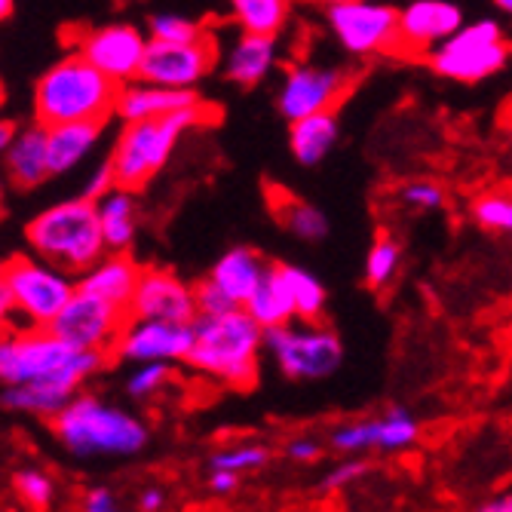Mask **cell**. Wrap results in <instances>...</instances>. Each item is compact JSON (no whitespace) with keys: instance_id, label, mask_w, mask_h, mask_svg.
Returning <instances> with one entry per match:
<instances>
[{"instance_id":"9c48e42d","label":"cell","mask_w":512,"mask_h":512,"mask_svg":"<svg viewBox=\"0 0 512 512\" xmlns=\"http://www.w3.org/2000/svg\"><path fill=\"white\" fill-rule=\"evenodd\" d=\"M509 43L497 19L467 22L427 56L430 68L454 83H482L509 65Z\"/></svg>"},{"instance_id":"ba28073f","label":"cell","mask_w":512,"mask_h":512,"mask_svg":"<svg viewBox=\"0 0 512 512\" xmlns=\"http://www.w3.org/2000/svg\"><path fill=\"white\" fill-rule=\"evenodd\" d=\"M264 350L289 381L332 378L344 362V344L332 325L295 319L264 332Z\"/></svg>"},{"instance_id":"681fc988","label":"cell","mask_w":512,"mask_h":512,"mask_svg":"<svg viewBox=\"0 0 512 512\" xmlns=\"http://www.w3.org/2000/svg\"><path fill=\"white\" fill-rule=\"evenodd\" d=\"M13 13H16V0H0V19L10 22Z\"/></svg>"},{"instance_id":"cb8c5ba5","label":"cell","mask_w":512,"mask_h":512,"mask_svg":"<svg viewBox=\"0 0 512 512\" xmlns=\"http://www.w3.org/2000/svg\"><path fill=\"white\" fill-rule=\"evenodd\" d=\"M267 194H270V212H273V218L279 221V227L289 230L295 240L322 243L325 237L332 234L329 215H325L316 203H307L298 194L283 191V188H270Z\"/></svg>"},{"instance_id":"f1b7e54d","label":"cell","mask_w":512,"mask_h":512,"mask_svg":"<svg viewBox=\"0 0 512 512\" xmlns=\"http://www.w3.org/2000/svg\"><path fill=\"white\" fill-rule=\"evenodd\" d=\"M292 0H230V19L240 31L279 37L289 25Z\"/></svg>"},{"instance_id":"bcb514c9","label":"cell","mask_w":512,"mask_h":512,"mask_svg":"<svg viewBox=\"0 0 512 512\" xmlns=\"http://www.w3.org/2000/svg\"><path fill=\"white\" fill-rule=\"evenodd\" d=\"M138 509H142V512H163L166 509V491L157 488V485L145 488L142 497H138Z\"/></svg>"},{"instance_id":"3957f363","label":"cell","mask_w":512,"mask_h":512,"mask_svg":"<svg viewBox=\"0 0 512 512\" xmlns=\"http://www.w3.org/2000/svg\"><path fill=\"white\" fill-rule=\"evenodd\" d=\"M62 448L77 460L96 457H135L151 442L142 417L129 414L92 393H77L68 408L50 421Z\"/></svg>"},{"instance_id":"7402d4cb","label":"cell","mask_w":512,"mask_h":512,"mask_svg":"<svg viewBox=\"0 0 512 512\" xmlns=\"http://www.w3.org/2000/svg\"><path fill=\"white\" fill-rule=\"evenodd\" d=\"M111 120H77L50 126V175H74L105 142V129Z\"/></svg>"},{"instance_id":"5bb4252c","label":"cell","mask_w":512,"mask_h":512,"mask_svg":"<svg viewBox=\"0 0 512 512\" xmlns=\"http://www.w3.org/2000/svg\"><path fill=\"white\" fill-rule=\"evenodd\" d=\"M221 59V46L215 34L200 43H166L151 40L142 65V80L169 86V89H197Z\"/></svg>"},{"instance_id":"7bdbcfd3","label":"cell","mask_w":512,"mask_h":512,"mask_svg":"<svg viewBox=\"0 0 512 512\" xmlns=\"http://www.w3.org/2000/svg\"><path fill=\"white\" fill-rule=\"evenodd\" d=\"M80 512H123V506H120V500L114 497L111 488L96 485V488L83 491V497H80Z\"/></svg>"},{"instance_id":"ee69618b","label":"cell","mask_w":512,"mask_h":512,"mask_svg":"<svg viewBox=\"0 0 512 512\" xmlns=\"http://www.w3.org/2000/svg\"><path fill=\"white\" fill-rule=\"evenodd\" d=\"M319 454H322V448L313 439H292V442H286V457L295 460V463H313V460H319Z\"/></svg>"},{"instance_id":"60d3db41","label":"cell","mask_w":512,"mask_h":512,"mask_svg":"<svg viewBox=\"0 0 512 512\" xmlns=\"http://www.w3.org/2000/svg\"><path fill=\"white\" fill-rule=\"evenodd\" d=\"M194 295H197V310H200L203 316H215V313L237 310V304L224 295V289L215 283V279H212L209 273L194 283Z\"/></svg>"},{"instance_id":"484cf974","label":"cell","mask_w":512,"mask_h":512,"mask_svg":"<svg viewBox=\"0 0 512 512\" xmlns=\"http://www.w3.org/2000/svg\"><path fill=\"white\" fill-rule=\"evenodd\" d=\"M96 206L108 252H129L138 237V191L114 188Z\"/></svg>"},{"instance_id":"d590c367","label":"cell","mask_w":512,"mask_h":512,"mask_svg":"<svg viewBox=\"0 0 512 512\" xmlns=\"http://www.w3.org/2000/svg\"><path fill=\"white\" fill-rule=\"evenodd\" d=\"M473 221L494 234H512V197L509 194H485L473 203Z\"/></svg>"},{"instance_id":"74e56055","label":"cell","mask_w":512,"mask_h":512,"mask_svg":"<svg viewBox=\"0 0 512 512\" xmlns=\"http://www.w3.org/2000/svg\"><path fill=\"white\" fill-rule=\"evenodd\" d=\"M332 448L344 454H362L368 448H378V417L375 421H350L332 430Z\"/></svg>"},{"instance_id":"1f68e13d","label":"cell","mask_w":512,"mask_h":512,"mask_svg":"<svg viewBox=\"0 0 512 512\" xmlns=\"http://www.w3.org/2000/svg\"><path fill=\"white\" fill-rule=\"evenodd\" d=\"M421 427L405 405H390L378 417V451H405L417 442Z\"/></svg>"},{"instance_id":"4316f807","label":"cell","mask_w":512,"mask_h":512,"mask_svg":"<svg viewBox=\"0 0 512 512\" xmlns=\"http://www.w3.org/2000/svg\"><path fill=\"white\" fill-rule=\"evenodd\" d=\"M246 310L258 319V325L267 332V329H276V325H286V322H295L298 319V307H295V298L289 292V283L279 264L270 267V273L264 276V283L255 289V295L249 298Z\"/></svg>"},{"instance_id":"d6a6232c","label":"cell","mask_w":512,"mask_h":512,"mask_svg":"<svg viewBox=\"0 0 512 512\" xmlns=\"http://www.w3.org/2000/svg\"><path fill=\"white\" fill-rule=\"evenodd\" d=\"M212 31L191 16H178V13H154L148 19V37L151 40H166V43H200Z\"/></svg>"},{"instance_id":"836d02e7","label":"cell","mask_w":512,"mask_h":512,"mask_svg":"<svg viewBox=\"0 0 512 512\" xmlns=\"http://www.w3.org/2000/svg\"><path fill=\"white\" fill-rule=\"evenodd\" d=\"M13 488L19 494V500L25 506H31L34 512H50L53 500H56V482L53 476L40 470V467H22L13 473Z\"/></svg>"},{"instance_id":"e0dca14e","label":"cell","mask_w":512,"mask_h":512,"mask_svg":"<svg viewBox=\"0 0 512 512\" xmlns=\"http://www.w3.org/2000/svg\"><path fill=\"white\" fill-rule=\"evenodd\" d=\"M463 25H467L463 10L451 0H411L408 7L399 10V50L430 56Z\"/></svg>"},{"instance_id":"ab89813d","label":"cell","mask_w":512,"mask_h":512,"mask_svg":"<svg viewBox=\"0 0 512 512\" xmlns=\"http://www.w3.org/2000/svg\"><path fill=\"white\" fill-rule=\"evenodd\" d=\"M114 188H117V175H114L111 160L105 157V160H99L96 166H92V169L86 172V178H83V184H80V194H77V197H86V200H92V203H99V200L108 197Z\"/></svg>"},{"instance_id":"277c9868","label":"cell","mask_w":512,"mask_h":512,"mask_svg":"<svg viewBox=\"0 0 512 512\" xmlns=\"http://www.w3.org/2000/svg\"><path fill=\"white\" fill-rule=\"evenodd\" d=\"M194 350L188 365L234 390H249L258 381V359L264 350V329L246 310H227L194 319Z\"/></svg>"},{"instance_id":"c3c4849f","label":"cell","mask_w":512,"mask_h":512,"mask_svg":"<svg viewBox=\"0 0 512 512\" xmlns=\"http://www.w3.org/2000/svg\"><path fill=\"white\" fill-rule=\"evenodd\" d=\"M479 512H512V494H503V497H494V500L482 503Z\"/></svg>"},{"instance_id":"44dd1931","label":"cell","mask_w":512,"mask_h":512,"mask_svg":"<svg viewBox=\"0 0 512 512\" xmlns=\"http://www.w3.org/2000/svg\"><path fill=\"white\" fill-rule=\"evenodd\" d=\"M142 273H145V267L129 252H105L86 273L77 276V289L129 310L135 289L142 283Z\"/></svg>"},{"instance_id":"7dc6e473","label":"cell","mask_w":512,"mask_h":512,"mask_svg":"<svg viewBox=\"0 0 512 512\" xmlns=\"http://www.w3.org/2000/svg\"><path fill=\"white\" fill-rule=\"evenodd\" d=\"M22 123L13 120V117H4V123H0V148H10L13 145V138L19 135Z\"/></svg>"},{"instance_id":"6da1fadb","label":"cell","mask_w":512,"mask_h":512,"mask_svg":"<svg viewBox=\"0 0 512 512\" xmlns=\"http://www.w3.org/2000/svg\"><path fill=\"white\" fill-rule=\"evenodd\" d=\"M114 359L105 350H77L50 329H7L0 344V381L13 384H53L71 393L99 375Z\"/></svg>"},{"instance_id":"4dcf8cb0","label":"cell","mask_w":512,"mask_h":512,"mask_svg":"<svg viewBox=\"0 0 512 512\" xmlns=\"http://www.w3.org/2000/svg\"><path fill=\"white\" fill-rule=\"evenodd\" d=\"M399 267H402V246H399V240L381 234L375 243H371V249L365 255V286L371 292L387 289L396 279Z\"/></svg>"},{"instance_id":"f6af8a7d","label":"cell","mask_w":512,"mask_h":512,"mask_svg":"<svg viewBox=\"0 0 512 512\" xmlns=\"http://www.w3.org/2000/svg\"><path fill=\"white\" fill-rule=\"evenodd\" d=\"M240 488V473H234V470H212L209 473V491L212 494H234Z\"/></svg>"},{"instance_id":"7a4b0ae2","label":"cell","mask_w":512,"mask_h":512,"mask_svg":"<svg viewBox=\"0 0 512 512\" xmlns=\"http://www.w3.org/2000/svg\"><path fill=\"white\" fill-rule=\"evenodd\" d=\"M120 86L89 65L80 53H65L37 80L31 92V120L43 126L77 120H111Z\"/></svg>"},{"instance_id":"b9f144b4","label":"cell","mask_w":512,"mask_h":512,"mask_svg":"<svg viewBox=\"0 0 512 512\" xmlns=\"http://www.w3.org/2000/svg\"><path fill=\"white\" fill-rule=\"evenodd\" d=\"M368 470H371V463H368V460H359V457H356V460H344V463H338V467H332L329 473L322 476L319 488H322V491H341V488L359 482Z\"/></svg>"},{"instance_id":"8992f818","label":"cell","mask_w":512,"mask_h":512,"mask_svg":"<svg viewBox=\"0 0 512 512\" xmlns=\"http://www.w3.org/2000/svg\"><path fill=\"white\" fill-rule=\"evenodd\" d=\"M25 243L37 258L62 267L71 276L86 273L108 252L99 206L86 197H68L40 209L25 224Z\"/></svg>"},{"instance_id":"5b68a950","label":"cell","mask_w":512,"mask_h":512,"mask_svg":"<svg viewBox=\"0 0 512 512\" xmlns=\"http://www.w3.org/2000/svg\"><path fill=\"white\" fill-rule=\"evenodd\" d=\"M218 117L215 108L206 102L175 111L169 117L157 120H138V123H123L114 145L108 151V160L117 175V188L142 191L151 178L163 172V166L172 160L175 148L184 135L197 126H206Z\"/></svg>"},{"instance_id":"d6986e66","label":"cell","mask_w":512,"mask_h":512,"mask_svg":"<svg viewBox=\"0 0 512 512\" xmlns=\"http://www.w3.org/2000/svg\"><path fill=\"white\" fill-rule=\"evenodd\" d=\"M200 102L203 99L197 89H169V86H157V83H148L138 77L126 86H120L114 117L120 123L157 120V117H169L184 108H194Z\"/></svg>"},{"instance_id":"30bf717a","label":"cell","mask_w":512,"mask_h":512,"mask_svg":"<svg viewBox=\"0 0 512 512\" xmlns=\"http://www.w3.org/2000/svg\"><path fill=\"white\" fill-rule=\"evenodd\" d=\"M325 25L353 59L399 50V10L381 0H350V4L325 7Z\"/></svg>"},{"instance_id":"83f0119b","label":"cell","mask_w":512,"mask_h":512,"mask_svg":"<svg viewBox=\"0 0 512 512\" xmlns=\"http://www.w3.org/2000/svg\"><path fill=\"white\" fill-rule=\"evenodd\" d=\"M74 396L77 393L65 387H53V384H13V387H4L0 402H4L7 411L31 414V417H40V421H53V417H59L68 408Z\"/></svg>"},{"instance_id":"7c38bea8","label":"cell","mask_w":512,"mask_h":512,"mask_svg":"<svg viewBox=\"0 0 512 512\" xmlns=\"http://www.w3.org/2000/svg\"><path fill=\"white\" fill-rule=\"evenodd\" d=\"M353 89V74L344 65L325 62H292L283 71L276 89V111L286 123L304 120L310 114L335 111V105Z\"/></svg>"},{"instance_id":"ffe728a7","label":"cell","mask_w":512,"mask_h":512,"mask_svg":"<svg viewBox=\"0 0 512 512\" xmlns=\"http://www.w3.org/2000/svg\"><path fill=\"white\" fill-rule=\"evenodd\" d=\"M7 181L16 191H37L50 175V126L37 120L22 123L13 145L4 148Z\"/></svg>"},{"instance_id":"ac0fdd59","label":"cell","mask_w":512,"mask_h":512,"mask_svg":"<svg viewBox=\"0 0 512 512\" xmlns=\"http://www.w3.org/2000/svg\"><path fill=\"white\" fill-rule=\"evenodd\" d=\"M279 62V40L270 34H249L240 31L221 46V77L240 89H255L261 86Z\"/></svg>"},{"instance_id":"f35d334b","label":"cell","mask_w":512,"mask_h":512,"mask_svg":"<svg viewBox=\"0 0 512 512\" xmlns=\"http://www.w3.org/2000/svg\"><path fill=\"white\" fill-rule=\"evenodd\" d=\"M399 203L408 206V209H417V212H436L445 206V191L442 184L430 181V178H411L399 188Z\"/></svg>"},{"instance_id":"603a6c76","label":"cell","mask_w":512,"mask_h":512,"mask_svg":"<svg viewBox=\"0 0 512 512\" xmlns=\"http://www.w3.org/2000/svg\"><path fill=\"white\" fill-rule=\"evenodd\" d=\"M270 261L252 249V246H234L227 249L209 270V276L224 289V295L234 301L237 307H246L255 289L264 283V276L270 273Z\"/></svg>"},{"instance_id":"f546056e","label":"cell","mask_w":512,"mask_h":512,"mask_svg":"<svg viewBox=\"0 0 512 512\" xmlns=\"http://www.w3.org/2000/svg\"><path fill=\"white\" fill-rule=\"evenodd\" d=\"M279 270H283L289 292L295 298L298 319L319 322L325 313V304H329V292H325V286L319 283V276H313L310 270H304L298 264H279Z\"/></svg>"},{"instance_id":"e575fe53","label":"cell","mask_w":512,"mask_h":512,"mask_svg":"<svg viewBox=\"0 0 512 512\" xmlns=\"http://www.w3.org/2000/svg\"><path fill=\"white\" fill-rule=\"evenodd\" d=\"M270 451L264 445H234V448H221L209 457L212 470H234V473H249L267 467Z\"/></svg>"},{"instance_id":"8d00e7d4","label":"cell","mask_w":512,"mask_h":512,"mask_svg":"<svg viewBox=\"0 0 512 512\" xmlns=\"http://www.w3.org/2000/svg\"><path fill=\"white\" fill-rule=\"evenodd\" d=\"M169 378H172V362H142L126 378V393L132 399H151L169 384Z\"/></svg>"},{"instance_id":"4fadbf2b","label":"cell","mask_w":512,"mask_h":512,"mask_svg":"<svg viewBox=\"0 0 512 512\" xmlns=\"http://www.w3.org/2000/svg\"><path fill=\"white\" fill-rule=\"evenodd\" d=\"M129 310L117 307L111 301H102L96 295H86L77 289L71 304L56 316L50 332L68 341L77 350H105L114 353L123 329L129 325Z\"/></svg>"},{"instance_id":"d4e9b609","label":"cell","mask_w":512,"mask_h":512,"mask_svg":"<svg viewBox=\"0 0 512 512\" xmlns=\"http://www.w3.org/2000/svg\"><path fill=\"white\" fill-rule=\"evenodd\" d=\"M341 138V120L335 111L310 114L289 123V151L301 166H319L329 157Z\"/></svg>"},{"instance_id":"816d5d0a","label":"cell","mask_w":512,"mask_h":512,"mask_svg":"<svg viewBox=\"0 0 512 512\" xmlns=\"http://www.w3.org/2000/svg\"><path fill=\"white\" fill-rule=\"evenodd\" d=\"M313 4H322V7H338V4H350V0H313Z\"/></svg>"},{"instance_id":"9a60e30c","label":"cell","mask_w":512,"mask_h":512,"mask_svg":"<svg viewBox=\"0 0 512 512\" xmlns=\"http://www.w3.org/2000/svg\"><path fill=\"white\" fill-rule=\"evenodd\" d=\"M197 332L194 322H163V319H129L123 329L114 359L142 362H188Z\"/></svg>"},{"instance_id":"f907efd6","label":"cell","mask_w":512,"mask_h":512,"mask_svg":"<svg viewBox=\"0 0 512 512\" xmlns=\"http://www.w3.org/2000/svg\"><path fill=\"white\" fill-rule=\"evenodd\" d=\"M494 4V10L500 13V16H506L509 22H512V0H491Z\"/></svg>"},{"instance_id":"2e32d148","label":"cell","mask_w":512,"mask_h":512,"mask_svg":"<svg viewBox=\"0 0 512 512\" xmlns=\"http://www.w3.org/2000/svg\"><path fill=\"white\" fill-rule=\"evenodd\" d=\"M132 319H163V322H194L200 316L194 286L163 267H145L142 283L129 304Z\"/></svg>"},{"instance_id":"52a82bcc","label":"cell","mask_w":512,"mask_h":512,"mask_svg":"<svg viewBox=\"0 0 512 512\" xmlns=\"http://www.w3.org/2000/svg\"><path fill=\"white\" fill-rule=\"evenodd\" d=\"M74 295L77 279L34 252H16L4 261V276H0L4 329L13 325V316L25 319V329H50Z\"/></svg>"},{"instance_id":"8fae6325","label":"cell","mask_w":512,"mask_h":512,"mask_svg":"<svg viewBox=\"0 0 512 512\" xmlns=\"http://www.w3.org/2000/svg\"><path fill=\"white\" fill-rule=\"evenodd\" d=\"M148 43V31L132 22H108L71 31V50L80 53L89 65H96L117 86H126L142 77Z\"/></svg>"},{"instance_id":"f5cc1de1","label":"cell","mask_w":512,"mask_h":512,"mask_svg":"<svg viewBox=\"0 0 512 512\" xmlns=\"http://www.w3.org/2000/svg\"><path fill=\"white\" fill-rule=\"evenodd\" d=\"M509 129H512V114H509Z\"/></svg>"}]
</instances>
